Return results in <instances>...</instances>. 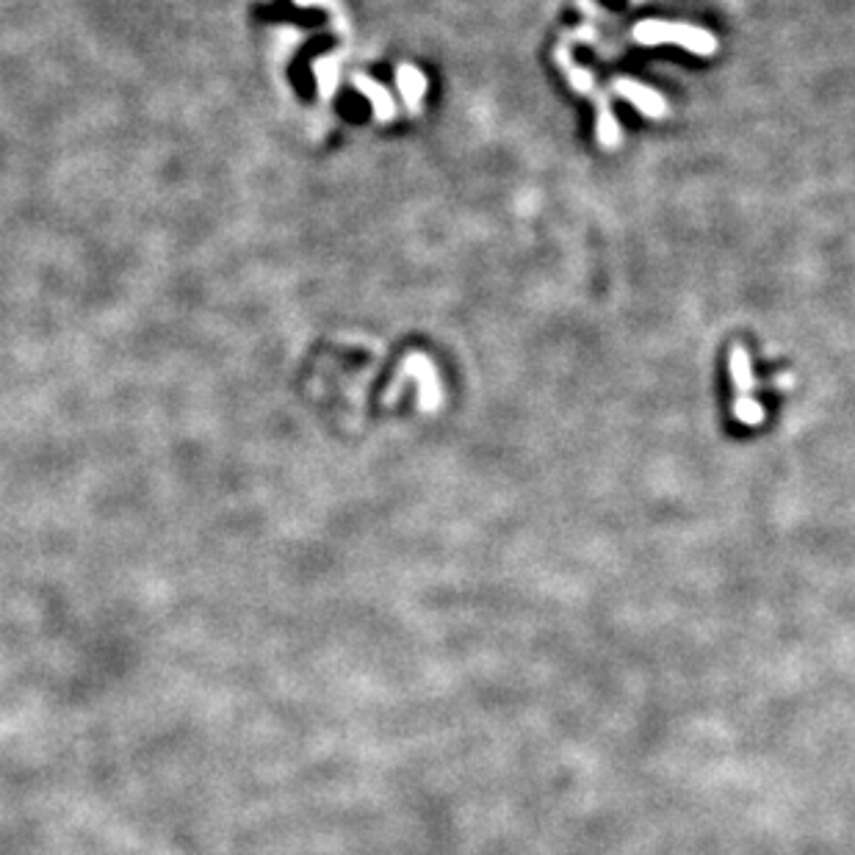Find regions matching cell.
I'll return each instance as SVG.
<instances>
[{
  "mask_svg": "<svg viewBox=\"0 0 855 855\" xmlns=\"http://www.w3.org/2000/svg\"><path fill=\"white\" fill-rule=\"evenodd\" d=\"M634 39L640 45H681V48L692 50L698 56H712L717 42L709 31L703 28H692V25H670V23H640L634 28Z\"/></svg>",
  "mask_w": 855,
  "mask_h": 855,
  "instance_id": "6da1fadb",
  "label": "cell"
},
{
  "mask_svg": "<svg viewBox=\"0 0 855 855\" xmlns=\"http://www.w3.org/2000/svg\"><path fill=\"white\" fill-rule=\"evenodd\" d=\"M615 92H618L620 97H626L629 103H634V106L640 108L642 114H648V117H665L667 114L662 95H656V92H651L648 86L637 84V81H626V78H620L618 84H615Z\"/></svg>",
  "mask_w": 855,
  "mask_h": 855,
  "instance_id": "7a4b0ae2",
  "label": "cell"
},
{
  "mask_svg": "<svg viewBox=\"0 0 855 855\" xmlns=\"http://www.w3.org/2000/svg\"><path fill=\"white\" fill-rule=\"evenodd\" d=\"M407 369L416 371V380L418 385H421V404L424 407H435L438 404V380H435V369H432V363H429L427 357L421 355H413L407 363H404Z\"/></svg>",
  "mask_w": 855,
  "mask_h": 855,
  "instance_id": "3957f363",
  "label": "cell"
},
{
  "mask_svg": "<svg viewBox=\"0 0 855 855\" xmlns=\"http://www.w3.org/2000/svg\"><path fill=\"white\" fill-rule=\"evenodd\" d=\"M396 84H399V89H402V95L404 100H407L410 111H418V106H421V97H424V92H427V81H424V75H421L416 67L404 64V67H399V72H396Z\"/></svg>",
  "mask_w": 855,
  "mask_h": 855,
  "instance_id": "277c9868",
  "label": "cell"
},
{
  "mask_svg": "<svg viewBox=\"0 0 855 855\" xmlns=\"http://www.w3.org/2000/svg\"><path fill=\"white\" fill-rule=\"evenodd\" d=\"M731 374H734V382H737V402H745L750 399V391H753V374H750V360L748 352L737 346L734 355H731Z\"/></svg>",
  "mask_w": 855,
  "mask_h": 855,
  "instance_id": "5b68a950",
  "label": "cell"
},
{
  "mask_svg": "<svg viewBox=\"0 0 855 855\" xmlns=\"http://www.w3.org/2000/svg\"><path fill=\"white\" fill-rule=\"evenodd\" d=\"M355 86L360 89V92H363V95L371 97V103H374V111H377V117L380 119H391L393 117V100L380 84H374V81L363 78V75H355Z\"/></svg>",
  "mask_w": 855,
  "mask_h": 855,
  "instance_id": "8992f818",
  "label": "cell"
},
{
  "mask_svg": "<svg viewBox=\"0 0 855 855\" xmlns=\"http://www.w3.org/2000/svg\"><path fill=\"white\" fill-rule=\"evenodd\" d=\"M598 136L604 144L618 142V122L612 117V111L606 108V103H601V111H598Z\"/></svg>",
  "mask_w": 855,
  "mask_h": 855,
  "instance_id": "52a82bcc",
  "label": "cell"
}]
</instances>
